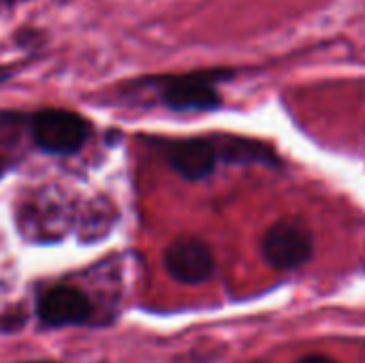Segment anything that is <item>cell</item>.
<instances>
[{"mask_svg": "<svg viewBox=\"0 0 365 363\" xmlns=\"http://www.w3.org/2000/svg\"><path fill=\"white\" fill-rule=\"evenodd\" d=\"M26 363H53V362H26Z\"/></svg>", "mask_w": 365, "mask_h": 363, "instance_id": "obj_10", "label": "cell"}, {"mask_svg": "<svg viewBox=\"0 0 365 363\" xmlns=\"http://www.w3.org/2000/svg\"><path fill=\"white\" fill-rule=\"evenodd\" d=\"M220 160L237 163V165H267L280 167L278 154L263 141L246 139V137H220L216 139Z\"/></svg>", "mask_w": 365, "mask_h": 363, "instance_id": "obj_7", "label": "cell"}, {"mask_svg": "<svg viewBox=\"0 0 365 363\" xmlns=\"http://www.w3.org/2000/svg\"><path fill=\"white\" fill-rule=\"evenodd\" d=\"M11 77H13V71H11V68H6V66H0V83L9 81Z\"/></svg>", "mask_w": 365, "mask_h": 363, "instance_id": "obj_9", "label": "cell"}, {"mask_svg": "<svg viewBox=\"0 0 365 363\" xmlns=\"http://www.w3.org/2000/svg\"><path fill=\"white\" fill-rule=\"evenodd\" d=\"M36 315L47 327L83 325L92 317V304L75 287H53L38 297Z\"/></svg>", "mask_w": 365, "mask_h": 363, "instance_id": "obj_6", "label": "cell"}, {"mask_svg": "<svg viewBox=\"0 0 365 363\" xmlns=\"http://www.w3.org/2000/svg\"><path fill=\"white\" fill-rule=\"evenodd\" d=\"M314 252L312 231L293 218L278 220L263 237V257L274 270L291 272L304 267Z\"/></svg>", "mask_w": 365, "mask_h": 363, "instance_id": "obj_3", "label": "cell"}, {"mask_svg": "<svg viewBox=\"0 0 365 363\" xmlns=\"http://www.w3.org/2000/svg\"><path fill=\"white\" fill-rule=\"evenodd\" d=\"M165 267L182 285H201L214 274V255L203 240L180 237L165 250Z\"/></svg>", "mask_w": 365, "mask_h": 363, "instance_id": "obj_5", "label": "cell"}, {"mask_svg": "<svg viewBox=\"0 0 365 363\" xmlns=\"http://www.w3.org/2000/svg\"><path fill=\"white\" fill-rule=\"evenodd\" d=\"M297 363H336L334 359H329V357H325V355H306V357H302Z\"/></svg>", "mask_w": 365, "mask_h": 363, "instance_id": "obj_8", "label": "cell"}, {"mask_svg": "<svg viewBox=\"0 0 365 363\" xmlns=\"http://www.w3.org/2000/svg\"><path fill=\"white\" fill-rule=\"evenodd\" d=\"M227 77V71H199L186 75H163L152 79V83L165 107L173 111H212L222 103L216 86Z\"/></svg>", "mask_w": 365, "mask_h": 363, "instance_id": "obj_1", "label": "cell"}, {"mask_svg": "<svg viewBox=\"0 0 365 363\" xmlns=\"http://www.w3.org/2000/svg\"><path fill=\"white\" fill-rule=\"evenodd\" d=\"M154 145L169 163V167L188 182H199L210 178L220 160L216 139H207V137H188V139L156 137Z\"/></svg>", "mask_w": 365, "mask_h": 363, "instance_id": "obj_4", "label": "cell"}, {"mask_svg": "<svg viewBox=\"0 0 365 363\" xmlns=\"http://www.w3.org/2000/svg\"><path fill=\"white\" fill-rule=\"evenodd\" d=\"M32 137L43 152L71 156L86 145L90 122L68 109H41L32 120Z\"/></svg>", "mask_w": 365, "mask_h": 363, "instance_id": "obj_2", "label": "cell"}]
</instances>
